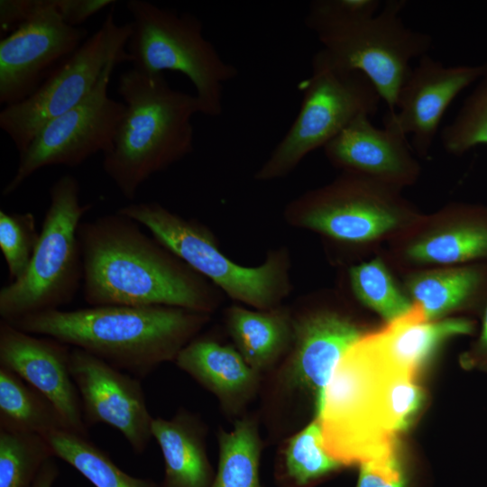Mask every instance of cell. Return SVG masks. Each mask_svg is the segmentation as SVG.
Returning <instances> with one entry per match:
<instances>
[{
  "label": "cell",
  "instance_id": "cell-1",
  "mask_svg": "<svg viewBox=\"0 0 487 487\" xmlns=\"http://www.w3.org/2000/svg\"><path fill=\"white\" fill-rule=\"evenodd\" d=\"M82 292L89 306H166L207 314L216 293L130 217L115 212L81 222Z\"/></svg>",
  "mask_w": 487,
  "mask_h": 487
},
{
  "label": "cell",
  "instance_id": "cell-2",
  "mask_svg": "<svg viewBox=\"0 0 487 487\" xmlns=\"http://www.w3.org/2000/svg\"><path fill=\"white\" fill-rule=\"evenodd\" d=\"M207 319L206 313L173 307L105 305L54 309L9 323L82 349L142 378L161 363L175 360Z\"/></svg>",
  "mask_w": 487,
  "mask_h": 487
},
{
  "label": "cell",
  "instance_id": "cell-3",
  "mask_svg": "<svg viewBox=\"0 0 487 487\" xmlns=\"http://www.w3.org/2000/svg\"><path fill=\"white\" fill-rule=\"evenodd\" d=\"M116 90L125 109L102 165L120 193L133 200L147 179L193 151L192 118L200 106L195 95L171 87L163 74L133 68L120 74Z\"/></svg>",
  "mask_w": 487,
  "mask_h": 487
},
{
  "label": "cell",
  "instance_id": "cell-4",
  "mask_svg": "<svg viewBox=\"0 0 487 487\" xmlns=\"http://www.w3.org/2000/svg\"><path fill=\"white\" fill-rule=\"evenodd\" d=\"M402 370L366 332L336 364L316 417L326 452L345 465L397 453L398 433L389 412L388 390Z\"/></svg>",
  "mask_w": 487,
  "mask_h": 487
},
{
  "label": "cell",
  "instance_id": "cell-5",
  "mask_svg": "<svg viewBox=\"0 0 487 487\" xmlns=\"http://www.w3.org/2000/svg\"><path fill=\"white\" fill-rule=\"evenodd\" d=\"M403 0H389L377 14H360L348 0H315L305 23L321 51L340 68L363 74L374 86L387 112L395 109L400 90L412 68L410 61L427 54L432 37L407 27L400 13Z\"/></svg>",
  "mask_w": 487,
  "mask_h": 487
},
{
  "label": "cell",
  "instance_id": "cell-6",
  "mask_svg": "<svg viewBox=\"0 0 487 487\" xmlns=\"http://www.w3.org/2000/svg\"><path fill=\"white\" fill-rule=\"evenodd\" d=\"M289 212L301 227L370 257L422 214L400 189L349 172L304 194Z\"/></svg>",
  "mask_w": 487,
  "mask_h": 487
},
{
  "label": "cell",
  "instance_id": "cell-7",
  "mask_svg": "<svg viewBox=\"0 0 487 487\" xmlns=\"http://www.w3.org/2000/svg\"><path fill=\"white\" fill-rule=\"evenodd\" d=\"M78 180L60 176L50 188V205L24 274L0 289V317L8 322L70 303L83 282L78 227L90 204H81Z\"/></svg>",
  "mask_w": 487,
  "mask_h": 487
},
{
  "label": "cell",
  "instance_id": "cell-8",
  "mask_svg": "<svg viewBox=\"0 0 487 487\" xmlns=\"http://www.w3.org/2000/svg\"><path fill=\"white\" fill-rule=\"evenodd\" d=\"M125 5L132 16L126 45L132 68L151 75L183 74L194 86L200 114L220 115L225 84L238 71L204 37L201 21L145 0H129Z\"/></svg>",
  "mask_w": 487,
  "mask_h": 487
},
{
  "label": "cell",
  "instance_id": "cell-9",
  "mask_svg": "<svg viewBox=\"0 0 487 487\" xmlns=\"http://www.w3.org/2000/svg\"><path fill=\"white\" fill-rule=\"evenodd\" d=\"M300 109L290 128L257 171L258 180L288 175L311 152L325 147L361 115L376 114L381 98L361 72L334 64L320 50L301 87Z\"/></svg>",
  "mask_w": 487,
  "mask_h": 487
},
{
  "label": "cell",
  "instance_id": "cell-10",
  "mask_svg": "<svg viewBox=\"0 0 487 487\" xmlns=\"http://www.w3.org/2000/svg\"><path fill=\"white\" fill-rule=\"evenodd\" d=\"M117 212L147 228L161 245L236 300L268 310L288 293L286 258L279 253L260 266L244 267L223 254L204 226L157 202L131 203Z\"/></svg>",
  "mask_w": 487,
  "mask_h": 487
},
{
  "label": "cell",
  "instance_id": "cell-11",
  "mask_svg": "<svg viewBox=\"0 0 487 487\" xmlns=\"http://www.w3.org/2000/svg\"><path fill=\"white\" fill-rule=\"evenodd\" d=\"M131 23L119 24L110 12L100 28L85 40L28 98L0 112V128L23 153L51 120L81 102L111 61L130 62L126 45Z\"/></svg>",
  "mask_w": 487,
  "mask_h": 487
},
{
  "label": "cell",
  "instance_id": "cell-12",
  "mask_svg": "<svg viewBox=\"0 0 487 487\" xmlns=\"http://www.w3.org/2000/svg\"><path fill=\"white\" fill-rule=\"evenodd\" d=\"M111 61L91 92L78 105L47 123L20 154L15 173L3 188L10 196L39 170L49 166L76 167L113 147L124 104L108 95L115 68Z\"/></svg>",
  "mask_w": 487,
  "mask_h": 487
},
{
  "label": "cell",
  "instance_id": "cell-13",
  "mask_svg": "<svg viewBox=\"0 0 487 487\" xmlns=\"http://www.w3.org/2000/svg\"><path fill=\"white\" fill-rule=\"evenodd\" d=\"M381 251L397 273L487 262V205L453 202L421 214Z\"/></svg>",
  "mask_w": 487,
  "mask_h": 487
},
{
  "label": "cell",
  "instance_id": "cell-14",
  "mask_svg": "<svg viewBox=\"0 0 487 487\" xmlns=\"http://www.w3.org/2000/svg\"><path fill=\"white\" fill-rule=\"evenodd\" d=\"M87 30L67 24L53 0L0 41V103L32 96L85 41Z\"/></svg>",
  "mask_w": 487,
  "mask_h": 487
},
{
  "label": "cell",
  "instance_id": "cell-15",
  "mask_svg": "<svg viewBox=\"0 0 487 487\" xmlns=\"http://www.w3.org/2000/svg\"><path fill=\"white\" fill-rule=\"evenodd\" d=\"M70 372L79 393L86 425L117 429L137 454L147 447L151 416L140 381L104 360L72 347Z\"/></svg>",
  "mask_w": 487,
  "mask_h": 487
},
{
  "label": "cell",
  "instance_id": "cell-16",
  "mask_svg": "<svg viewBox=\"0 0 487 487\" xmlns=\"http://www.w3.org/2000/svg\"><path fill=\"white\" fill-rule=\"evenodd\" d=\"M486 72L487 63L446 67L428 54L422 56L402 85L394 111L386 113L383 126L411 134L413 150L427 158L449 106Z\"/></svg>",
  "mask_w": 487,
  "mask_h": 487
},
{
  "label": "cell",
  "instance_id": "cell-17",
  "mask_svg": "<svg viewBox=\"0 0 487 487\" xmlns=\"http://www.w3.org/2000/svg\"><path fill=\"white\" fill-rule=\"evenodd\" d=\"M0 321V366L16 373L59 410L69 431L87 436L78 391L70 372L72 347Z\"/></svg>",
  "mask_w": 487,
  "mask_h": 487
},
{
  "label": "cell",
  "instance_id": "cell-18",
  "mask_svg": "<svg viewBox=\"0 0 487 487\" xmlns=\"http://www.w3.org/2000/svg\"><path fill=\"white\" fill-rule=\"evenodd\" d=\"M293 350L286 379L290 386L311 393L316 412L331 375L347 350L366 332L339 308L322 305L292 320Z\"/></svg>",
  "mask_w": 487,
  "mask_h": 487
},
{
  "label": "cell",
  "instance_id": "cell-19",
  "mask_svg": "<svg viewBox=\"0 0 487 487\" xmlns=\"http://www.w3.org/2000/svg\"><path fill=\"white\" fill-rule=\"evenodd\" d=\"M368 115L352 121L324 152L329 162L349 172L402 190L415 184L421 167L406 136L390 127L374 126Z\"/></svg>",
  "mask_w": 487,
  "mask_h": 487
},
{
  "label": "cell",
  "instance_id": "cell-20",
  "mask_svg": "<svg viewBox=\"0 0 487 487\" xmlns=\"http://www.w3.org/2000/svg\"><path fill=\"white\" fill-rule=\"evenodd\" d=\"M401 284L427 321L457 313L482 316L487 302V262L409 270Z\"/></svg>",
  "mask_w": 487,
  "mask_h": 487
},
{
  "label": "cell",
  "instance_id": "cell-21",
  "mask_svg": "<svg viewBox=\"0 0 487 487\" xmlns=\"http://www.w3.org/2000/svg\"><path fill=\"white\" fill-rule=\"evenodd\" d=\"M475 321L467 317H453L427 321L419 308H412L398 319L372 331L388 358L404 371L417 376L439 348L455 337L472 335Z\"/></svg>",
  "mask_w": 487,
  "mask_h": 487
},
{
  "label": "cell",
  "instance_id": "cell-22",
  "mask_svg": "<svg viewBox=\"0 0 487 487\" xmlns=\"http://www.w3.org/2000/svg\"><path fill=\"white\" fill-rule=\"evenodd\" d=\"M175 363L229 409L241 407L257 387L259 373L238 350L210 338L191 339L178 353Z\"/></svg>",
  "mask_w": 487,
  "mask_h": 487
},
{
  "label": "cell",
  "instance_id": "cell-23",
  "mask_svg": "<svg viewBox=\"0 0 487 487\" xmlns=\"http://www.w3.org/2000/svg\"><path fill=\"white\" fill-rule=\"evenodd\" d=\"M152 434L164 460L161 487H210L215 474L193 417L181 413L170 420L153 418Z\"/></svg>",
  "mask_w": 487,
  "mask_h": 487
},
{
  "label": "cell",
  "instance_id": "cell-24",
  "mask_svg": "<svg viewBox=\"0 0 487 487\" xmlns=\"http://www.w3.org/2000/svg\"><path fill=\"white\" fill-rule=\"evenodd\" d=\"M227 326L235 348L258 373L271 367L292 343V321L279 309L232 307Z\"/></svg>",
  "mask_w": 487,
  "mask_h": 487
},
{
  "label": "cell",
  "instance_id": "cell-25",
  "mask_svg": "<svg viewBox=\"0 0 487 487\" xmlns=\"http://www.w3.org/2000/svg\"><path fill=\"white\" fill-rule=\"evenodd\" d=\"M0 428L40 435L69 430L57 408L21 377L0 366Z\"/></svg>",
  "mask_w": 487,
  "mask_h": 487
},
{
  "label": "cell",
  "instance_id": "cell-26",
  "mask_svg": "<svg viewBox=\"0 0 487 487\" xmlns=\"http://www.w3.org/2000/svg\"><path fill=\"white\" fill-rule=\"evenodd\" d=\"M348 284L357 302L378 315L384 324L404 316L413 307L381 251L351 265Z\"/></svg>",
  "mask_w": 487,
  "mask_h": 487
},
{
  "label": "cell",
  "instance_id": "cell-27",
  "mask_svg": "<svg viewBox=\"0 0 487 487\" xmlns=\"http://www.w3.org/2000/svg\"><path fill=\"white\" fill-rule=\"evenodd\" d=\"M59 457L80 473L95 487H160L149 479L133 477L87 436L62 429L45 437Z\"/></svg>",
  "mask_w": 487,
  "mask_h": 487
},
{
  "label": "cell",
  "instance_id": "cell-28",
  "mask_svg": "<svg viewBox=\"0 0 487 487\" xmlns=\"http://www.w3.org/2000/svg\"><path fill=\"white\" fill-rule=\"evenodd\" d=\"M218 464L210 487H262L261 440L255 423L237 420L230 431L218 435Z\"/></svg>",
  "mask_w": 487,
  "mask_h": 487
},
{
  "label": "cell",
  "instance_id": "cell-29",
  "mask_svg": "<svg viewBox=\"0 0 487 487\" xmlns=\"http://www.w3.org/2000/svg\"><path fill=\"white\" fill-rule=\"evenodd\" d=\"M52 457L53 449L45 437L0 428V487H32Z\"/></svg>",
  "mask_w": 487,
  "mask_h": 487
},
{
  "label": "cell",
  "instance_id": "cell-30",
  "mask_svg": "<svg viewBox=\"0 0 487 487\" xmlns=\"http://www.w3.org/2000/svg\"><path fill=\"white\" fill-rule=\"evenodd\" d=\"M343 466L325 449L320 420L316 416L285 447L284 473L296 487H306Z\"/></svg>",
  "mask_w": 487,
  "mask_h": 487
},
{
  "label": "cell",
  "instance_id": "cell-31",
  "mask_svg": "<svg viewBox=\"0 0 487 487\" xmlns=\"http://www.w3.org/2000/svg\"><path fill=\"white\" fill-rule=\"evenodd\" d=\"M476 83L453 121L441 132L444 149L455 156L487 145V72Z\"/></svg>",
  "mask_w": 487,
  "mask_h": 487
},
{
  "label": "cell",
  "instance_id": "cell-32",
  "mask_svg": "<svg viewBox=\"0 0 487 487\" xmlns=\"http://www.w3.org/2000/svg\"><path fill=\"white\" fill-rule=\"evenodd\" d=\"M40 238L34 215L0 210V249L10 282L26 271Z\"/></svg>",
  "mask_w": 487,
  "mask_h": 487
},
{
  "label": "cell",
  "instance_id": "cell-33",
  "mask_svg": "<svg viewBox=\"0 0 487 487\" xmlns=\"http://www.w3.org/2000/svg\"><path fill=\"white\" fill-rule=\"evenodd\" d=\"M356 487H408L398 453L359 464Z\"/></svg>",
  "mask_w": 487,
  "mask_h": 487
},
{
  "label": "cell",
  "instance_id": "cell-34",
  "mask_svg": "<svg viewBox=\"0 0 487 487\" xmlns=\"http://www.w3.org/2000/svg\"><path fill=\"white\" fill-rule=\"evenodd\" d=\"M115 3L113 0H53L60 18L74 27H79L88 18Z\"/></svg>",
  "mask_w": 487,
  "mask_h": 487
},
{
  "label": "cell",
  "instance_id": "cell-35",
  "mask_svg": "<svg viewBox=\"0 0 487 487\" xmlns=\"http://www.w3.org/2000/svg\"><path fill=\"white\" fill-rule=\"evenodd\" d=\"M42 6V0H1V32L15 30L35 15Z\"/></svg>",
  "mask_w": 487,
  "mask_h": 487
},
{
  "label": "cell",
  "instance_id": "cell-36",
  "mask_svg": "<svg viewBox=\"0 0 487 487\" xmlns=\"http://www.w3.org/2000/svg\"><path fill=\"white\" fill-rule=\"evenodd\" d=\"M482 326L477 338L465 352L464 362L473 367L487 368V302L482 313Z\"/></svg>",
  "mask_w": 487,
  "mask_h": 487
},
{
  "label": "cell",
  "instance_id": "cell-37",
  "mask_svg": "<svg viewBox=\"0 0 487 487\" xmlns=\"http://www.w3.org/2000/svg\"><path fill=\"white\" fill-rule=\"evenodd\" d=\"M58 474L59 470L56 463L50 459L40 470L32 487H52Z\"/></svg>",
  "mask_w": 487,
  "mask_h": 487
}]
</instances>
